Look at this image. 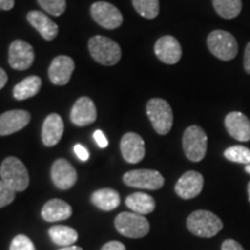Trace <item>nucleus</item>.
Returning <instances> with one entry per match:
<instances>
[{"label":"nucleus","instance_id":"3","mask_svg":"<svg viewBox=\"0 0 250 250\" xmlns=\"http://www.w3.org/2000/svg\"><path fill=\"white\" fill-rule=\"evenodd\" d=\"M88 49L94 61L105 66L117 64L122 57L120 45L104 36H93L88 42Z\"/></svg>","mask_w":250,"mask_h":250},{"label":"nucleus","instance_id":"30","mask_svg":"<svg viewBox=\"0 0 250 250\" xmlns=\"http://www.w3.org/2000/svg\"><path fill=\"white\" fill-rule=\"evenodd\" d=\"M9 250H35V246L29 237L20 234L12 240Z\"/></svg>","mask_w":250,"mask_h":250},{"label":"nucleus","instance_id":"12","mask_svg":"<svg viewBox=\"0 0 250 250\" xmlns=\"http://www.w3.org/2000/svg\"><path fill=\"white\" fill-rule=\"evenodd\" d=\"M52 182L58 189L68 190L77 182L76 168L65 159H57L51 167Z\"/></svg>","mask_w":250,"mask_h":250},{"label":"nucleus","instance_id":"32","mask_svg":"<svg viewBox=\"0 0 250 250\" xmlns=\"http://www.w3.org/2000/svg\"><path fill=\"white\" fill-rule=\"evenodd\" d=\"M221 250H245L243 247L240 245L235 240L228 239L225 240L223 246H221Z\"/></svg>","mask_w":250,"mask_h":250},{"label":"nucleus","instance_id":"35","mask_svg":"<svg viewBox=\"0 0 250 250\" xmlns=\"http://www.w3.org/2000/svg\"><path fill=\"white\" fill-rule=\"evenodd\" d=\"M101 250H126L125 246L120 241H110L105 243Z\"/></svg>","mask_w":250,"mask_h":250},{"label":"nucleus","instance_id":"15","mask_svg":"<svg viewBox=\"0 0 250 250\" xmlns=\"http://www.w3.org/2000/svg\"><path fill=\"white\" fill-rule=\"evenodd\" d=\"M98 117L96 107L93 100L89 98L78 99L73 104L71 110V122L77 126H87V125L94 123Z\"/></svg>","mask_w":250,"mask_h":250},{"label":"nucleus","instance_id":"11","mask_svg":"<svg viewBox=\"0 0 250 250\" xmlns=\"http://www.w3.org/2000/svg\"><path fill=\"white\" fill-rule=\"evenodd\" d=\"M204 187V177L201 173L189 170L184 173L175 184V192L183 199L195 198L202 192Z\"/></svg>","mask_w":250,"mask_h":250},{"label":"nucleus","instance_id":"40","mask_svg":"<svg viewBox=\"0 0 250 250\" xmlns=\"http://www.w3.org/2000/svg\"><path fill=\"white\" fill-rule=\"evenodd\" d=\"M245 169H246V171H247V173H248V174L250 175V165H247V166H246V168H245Z\"/></svg>","mask_w":250,"mask_h":250},{"label":"nucleus","instance_id":"33","mask_svg":"<svg viewBox=\"0 0 250 250\" xmlns=\"http://www.w3.org/2000/svg\"><path fill=\"white\" fill-rule=\"evenodd\" d=\"M74 153H76L77 156L81 161H87L89 159V152L87 151L86 147L80 145V144H77V145L74 146Z\"/></svg>","mask_w":250,"mask_h":250},{"label":"nucleus","instance_id":"14","mask_svg":"<svg viewBox=\"0 0 250 250\" xmlns=\"http://www.w3.org/2000/svg\"><path fill=\"white\" fill-rule=\"evenodd\" d=\"M121 152L129 164H138L145 156V143L139 134L127 132L122 137Z\"/></svg>","mask_w":250,"mask_h":250},{"label":"nucleus","instance_id":"22","mask_svg":"<svg viewBox=\"0 0 250 250\" xmlns=\"http://www.w3.org/2000/svg\"><path fill=\"white\" fill-rule=\"evenodd\" d=\"M125 204L134 213L142 215L152 213L155 208V201L152 196L144 192H134L125 199Z\"/></svg>","mask_w":250,"mask_h":250},{"label":"nucleus","instance_id":"13","mask_svg":"<svg viewBox=\"0 0 250 250\" xmlns=\"http://www.w3.org/2000/svg\"><path fill=\"white\" fill-rule=\"evenodd\" d=\"M154 52L156 57L162 62L169 65L179 62L181 57H182V48H181L179 41L170 35L162 36L156 41Z\"/></svg>","mask_w":250,"mask_h":250},{"label":"nucleus","instance_id":"6","mask_svg":"<svg viewBox=\"0 0 250 250\" xmlns=\"http://www.w3.org/2000/svg\"><path fill=\"white\" fill-rule=\"evenodd\" d=\"M183 151L190 161L199 162L205 158L208 151V136L198 125L187 127L183 133Z\"/></svg>","mask_w":250,"mask_h":250},{"label":"nucleus","instance_id":"17","mask_svg":"<svg viewBox=\"0 0 250 250\" xmlns=\"http://www.w3.org/2000/svg\"><path fill=\"white\" fill-rule=\"evenodd\" d=\"M30 114L26 110H9L0 115V136H9L27 126Z\"/></svg>","mask_w":250,"mask_h":250},{"label":"nucleus","instance_id":"29","mask_svg":"<svg viewBox=\"0 0 250 250\" xmlns=\"http://www.w3.org/2000/svg\"><path fill=\"white\" fill-rule=\"evenodd\" d=\"M39 5L46 13L59 17L66 9V0H37Z\"/></svg>","mask_w":250,"mask_h":250},{"label":"nucleus","instance_id":"4","mask_svg":"<svg viewBox=\"0 0 250 250\" xmlns=\"http://www.w3.org/2000/svg\"><path fill=\"white\" fill-rule=\"evenodd\" d=\"M146 112L152 126L161 136L169 132L173 126L174 116L170 104L164 99H151L146 104Z\"/></svg>","mask_w":250,"mask_h":250},{"label":"nucleus","instance_id":"20","mask_svg":"<svg viewBox=\"0 0 250 250\" xmlns=\"http://www.w3.org/2000/svg\"><path fill=\"white\" fill-rule=\"evenodd\" d=\"M27 20L31 26L41 34V36L46 41H52L56 39L58 34V26L45 15L43 12L31 11L27 14Z\"/></svg>","mask_w":250,"mask_h":250},{"label":"nucleus","instance_id":"9","mask_svg":"<svg viewBox=\"0 0 250 250\" xmlns=\"http://www.w3.org/2000/svg\"><path fill=\"white\" fill-rule=\"evenodd\" d=\"M90 14L96 23L105 29H116L123 23V15L120 9L105 1L94 2Z\"/></svg>","mask_w":250,"mask_h":250},{"label":"nucleus","instance_id":"27","mask_svg":"<svg viewBox=\"0 0 250 250\" xmlns=\"http://www.w3.org/2000/svg\"><path fill=\"white\" fill-rule=\"evenodd\" d=\"M132 4L134 9L146 19L156 18L160 11L159 0H132Z\"/></svg>","mask_w":250,"mask_h":250},{"label":"nucleus","instance_id":"31","mask_svg":"<svg viewBox=\"0 0 250 250\" xmlns=\"http://www.w3.org/2000/svg\"><path fill=\"white\" fill-rule=\"evenodd\" d=\"M15 199V191L12 190L4 181L0 180V208L11 204Z\"/></svg>","mask_w":250,"mask_h":250},{"label":"nucleus","instance_id":"39","mask_svg":"<svg viewBox=\"0 0 250 250\" xmlns=\"http://www.w3.org/2000/svg\"><path fill=\"white\" fill-rule=\"evenodd\" d=\"M59 250H83V248H80V247H77V246H70V247H62V248Z\"/></svg>","mask_w":250,"mask_h":250},{"label":"nucleus","instance_id":"18","mask_svg":"<svg viewBox=\"0 0 250 250\" xmlns=\"http://www.w3.org/2000/svg\"><path fill=\"white\" fill-rule=\"evenodd\" d=\"M73 71V59L67 57V56H58L50 64L49 78L55 85L64 86L70 81Z\"/></svg>","mask_w":250,"mask_h":250},{"label":"nucleus","instance_id":"7","mask_svg":"<svg viewBox=\"0 0 250 250\" xmlns=\"http://www.w3.org/2000/svg\"><path fill=\"white\" fill-rule=\"evenodd\" d=\"M115 227L123 236L140 239L149 232V223L144 215L134 212H122L115 219Z\"/></svg>","mask_w":250,"mask_h":250},{"label":"nucleus","instance_id":"10","mask_svg":"<svg viewBox=\"0 0 250 250\" xmlns=\"http://www.w3.org/2000/svg\"><path fill=\"white\" fill-rule=\"evenodd\" d=\"M35 52L29 43L22 40H17L11 43L8 50V62L12 68L24 71L33 65Z\"/></svg>","mask_w":250,"mask_h":250},{"label":"nucleus","instance_id":"36","mask_svg":"<svg viewBox=\"0 0 250 250\" xmlns=\"http://www.w3.org/2000/svg\"><path fill=\"white\" fill-rule=\"evenodd\" d=\"M243 67L247 73L250 74V42L247 44L245 49V55H243Z\"/></svg>","mask_w":250,"mask_h":250},{"label":"nucleus","instance_id":"34","mask_svg":"<svg viewBox=\"0 0 250 250\" xmlns=\"http://www.w3.org/2000/svg\"><path fill=\"white\" fill-rule=\"evenodd\" d=\"M94 139H95L96 144H98L101 148H105L108 146V139L105 138L104 133H103L101 130H96L95 132H94Z\"/></svg>","mask_w":250,"mask_h":250},{"label":"nucleus","instance_id":"37","mask_svg":"<svg viewBox=\"0 0 250 250\" xmlns=\"http://www.w3.org/2000/svg\"><path fill=\"white\" fill-rule=\"evenodd\" d=\"M14 7V0H0V9L9 11Z\"/></svg>","mask_w":250,"mask_h":250},{"label":"nucleus","instance_id":"1","mask_svg":"<svg viewBox=\"0 0 250 250\" xmlns=\"http://www.w3.org/2000/svg\"><path fill=\"white\" fill-rule=\"evenodd\" d=\"M187 227L193 235L199 237H213L223 229L221 219L206 210L192 212L187 219Z\"/></svg>","mask_w":250,"mask_h":250},{"label":"nucleus","instance_id":"23","mask_svg":"<svg viewBox=\"0 0 250 250\" xmlns=\"http://www.w3.org/2000/svg\"><path fill=\"white\" fill-rule=\"evenodd\" d=\"M90 201L96 208H99L102 211H112L118 208L121 203L120 195L115 190L104 188L95 191L90 197Z\"/></svg>","mask_w":250,"mask_h":250},{"label":"nucleus","instance_id":"26","mask_svg":"<svg viewBox=\"0 0 250 250\" xmlns=\"http://www.w3.org/2000/svg\"><path fill=\"white\" fill-rule=\"evenodd\" d=\"M218 15L224 19H234L241 13V0H212Z\"/></svg>","mask_w":250,"mask_h":250},{"label":"nucleus","instance_id":"19","mask_svg":"<svg viewBox=\"0 0 250 250\" xmlns=\"http://www.w3.org/2000/svg\"><path fill=\"white\" fill-rule=\"evenodd\" d=\"M64 133V122L58 114H50L42 126V142L48 147L57 145Z\"/></svg>","mask_w":250,"mask_h":250},{"label":"nucleus","instance_id":"16","mask_svg":"<svg viewBox=\"0 0 250 250\" xmlns=\"http://www.w3.org/2000/svg\"><path fill=\"white\" fill-rule=\"evenodd\" d=\"M225 126L227 132L239 142L247 143L250 140V121L245 114L232 111L225 117Z\"/></svg>","mask_w":250,"mask_h":250},{"label":"nucleus","instance_id":"5","mask_svg":"<svg viewBox=\"0 0 250 250\" xmlns=\"http://www.w3.org/2000/svg\"><path fill=\"white\" fill-rule=\"evenodd\" d=\"M208 48L212 55L224 62L232 61L239 51L235 37L225 30H214L208 34Z\"/></svg>","mask_w":250,"mask_h":250},{"label":"nucleus","instance_id":"25","mask_svg":"<svg viewBox=\"0 0 250 250\" xmlns=\"http://www.w3.org/2000/svg\"><path fill=\"white\" fill-rule=\"evenodd\" d=\"M49 235L56 245L61 247H70L78 240V233L73 228L62 225H56L49 229Z\"/></svg>","mask_w":250,"mask_h":250},{"label":"nucleus","instance_id":"2","mask_svg":"<svg viewBox=\"0 0 250 250\" xmlns=\"http://www.w3.org/2000/svg\"><path fill=\"white\" fill-rule=\"evenodd\" d=\"M0 177L15 192L24 191L29 186V174L23 162L8 156L0 166Z\"/></svg>","mask_w":250,"mask_h":250},{"label":"nucleus","instance_id":"24","mask_svg":"<svg viewBox=\"0 0 250 250\" xmlns=\"http://www.w3.org/2000/svg\"><path fill=\"white\" fill-rule=\"evenodd\" d=\"M41 86H42V80H41L40 77H27L26 79H23L18 85H15L13 88V95L19 101L30 99L40 92Z\"/></svg>","mask_w":250,"mask_h":250},{"label":"nucleus","instance_id":"28","mask_svg":"<svg viewBox=\"0 0 250 250\" xmlns=\"http://www.w3.org/2000/svg\"><path fill=\"white\" fill-rule=\"evenodd\" d=\"M224 155L227 160L235 162V164L250 165V149L245 146H230L224 152Z\"/></svg>","mask_w":250,"mask_h":250},{"label":"nucleus","instance_id":"41","mask_svg":"<svg viewBox=\"0 0 250 250\" xmlns=\"http://www.w3.org/2000/svg\"><path fill=\"white\" fill-rule=\"evenodd\" d=\"M248 198H249V202H250V182L248 183Z\"/></svg>","mask_w":250,"mask_h":250},{"label":"nucleus","instance_id":"21","mask_svg":"<svg viewBox=\"0 0 250 250\" xmlns=\"http://www.w3.org/2000/svg\"><path fill=\"white\" fill-rule=\"evenodd\" d=\"M72 215V208L62 199H51L42 208V217L48 223L66 220Z\"/></svg>","mask_w":250,"mask_h":250},{"label":"nucleus","instance_id":"8","mask_svg":"<svg viewBox=\"0 0 250 250\" xmlns=\"http://www.w3.org/2000/svg\"><path fill=\"white\" fill-rule=\"evenodd\" d=\"M123 181L126 186L139 189L158 190L164 187V176L156 170L152 169H136L124 174Z\"/></svg>","mask_w":250,"mask_h":250},{"label":"nucleus","instance_id":"38","mask_svg":"<svg viewBox=\"0 0 250 250\" xmlns=\"http://www.w3.org/2000/svg\"><path fill=\"white\" fill-rule=\"evenodd\" d=\"M7 74H6V72L2 70V68H0V89H2L5 87L6 83H7Z\"/></svg>","mask_w":250,"mask_h":250}]
</instances>
